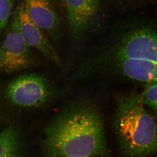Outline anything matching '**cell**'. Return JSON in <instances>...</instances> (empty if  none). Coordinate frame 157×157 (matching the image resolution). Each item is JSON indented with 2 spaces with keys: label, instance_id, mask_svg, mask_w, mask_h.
I'll list each match as a JSON object with an SVG mask.
<instances>
[{
  "label": "cell",
  "instance_id": "1",
  "mask_svg": "<svg viewBox=\"0 0 157 157\" xmlns=\"http://www.w3.org/2000/svg\"><path fill=\"white\" fill-rule=\"evenodd\" d=\"M42 150L44 157L107 156L105 125L100 109L87 101L67 106L45 128Z\"/></svg>",
  "mask_w": 157,
  "mask_h": 157
},
{
  "label": "cell",
  "instance_id": "2",
  "mask_svg": "<svg viewBox=\"0 0 157 157\" xmlns=\"http://www.w3.org/2000/svg\"><path fill=\"white\" fill-rule=\"evenodd\" d=\"M114 129L124 157L157 156V121L145 107L142 93L118 97Z\"/></svg>",
  "mask_w": 157,
  "mask_h": 157
},
{
  "label": "cell",
  "instance_id": "3",
  "mask_svg": "<svg viewBox=\"0 0 157 157\" xmlns=\"http://www.w3.org/2000/svg\"><path fill=\"white\" fill-rule=\"evenodd\" d=\"M121 58L144 60L157 65V22L144 23L129 27L95 57L98 63Z\"/></svg>",
  "mask_w": 157,
  "mask_h": 157
},
{
  "label": "cell",
  "instance_id": "4",
  "mask_svg": "<svg viewBox=\"0 0 157 157\" xmlns=\"http://www.w3.org/2000/svg\"><path fill=\"white\" fill-rule=\"evenodd\" d=\"M6 94L13 104L24 107H42L53 98L55 90L46 75L29 74L15 78Z\"/></svg>",
  "mask_w": 157,
  "mask_h": 157
},
{
  "label": "cell",
  "instance_id": "5",
  "mask_svg": "<svg viewBox=\"0 0 157 157\" xmlns=\"http://www.w3.org/2000/svg\"><path fill=\"white\" fill-rule=\"evenodd\" d=\"M8 33L0 45V73L29 69L36 63L30 47L21 33L14 13Z\"/></svg>",
  "mask_w": 157,
  "mask_h": 157
},
{
  "label": "cell",
  "instance_id": "6",
  "mask_svg": "<svg viewBox=\"0 0 157 157\" xmlns=\"http://www.w3.org/2000/svg\"><path fill=\"white\" fill-rule=\"evenodd\" d=\"M21 33L30 47L39 50L46 58L58 65L60 59L50 40L29 15L24 2L18 5L14 12Z\"/></svg>",
  "mask_w": 157,
  "mask_h": 157
},
{
  "label": "cell",
  "instance_id": "7",
  "mask_svg": "<svg viewBox=\"0 0 157 157\" xmlns=\"http://www.w3.org/2000/svg\"><path fill=\"white\" fill-rule=\"evenodd\" d=\"M71 36L81 38L94 25L100 9V0H63Z\"/></svg>",
  "mask_w": 157,
  "mask_h": 157
},
{
  "label": "cell",
  "instance_id": "8",
  "mask_svg": "<svg viewBox=\"0 0 157 157\" xmlns=\"http://www.w3.org/2000/svg\"><path fill=\"white\" fill-rule=\"evenodd\" d=\"M24 3L34 22L56 40L59 35L61 21L52 0H24Z\"/></svg>",
  "mask_w": 157,
  "mask_h": 157
},
{
  "label": "cell",
  "instance_id": "9",
  "mask_svg": "<svg viewBox=\"0 0 157 157\" xmlns=\"http://www.w3.org/2000/svg\"><path fill=\"white\" fill-rule=\"evenodd\" d=\"M19 150V138L14 129L0 132V157H18Z\"/></svg>",
  "mask_w": 157,
  "mask_h": 157
},
{
  "label": "cell",
  "instance_id": "10",
  "mask_svg": "<svg viewBox=\"0 0 157 157\" xmlns=\"http://www.w3.org/2000/svg\"><path fill=\"white\" fill-rule=\"evenodd\" d=\"M142 94L145 107L157 121V83H147Z\"/></svg>",
  "mask_w": 157,
  "mask_h": 157
},
{
  "label": "cell",
  "instance_id": "11",
  "mask_svg": "<svg viewBox=\"0 0 157 157\" xmlns=\"http://www.w3.org/2000/svg\"><path fill=\"white\" fill-rule=\"evenodd\" d=\"M14 8V0H0V36L9 22Z\"/></svg>",
  "mask_w": 157,
  "mask_h": 157
},
{
  "label": "cell",
  "instance_id": "12",
  "mask_svg": "<svg viewBox=\"0 0 157 157\" xmlns=\"http://www.w3.org/2000/svg\"><path fill=\"white\" fill-rule=\"evenodd\" d=\"M55 1H57V2H63V0H55Z\"/></svg>",
  "mask_w": 157,
  "mask_h": 157
},
{
  "label": "cell",
  "instance_id": "13",
  "mask_svg": "<svg viewBox=\"0 0 157 157\" xmlns=\"http://www.w3.org/2000/svg\"><path fill=\"white\" fill-rule=\"evenodd\" d=\"M92 157L90 156H85V157Z\"/></svg>",
  "mask_w": 157,
  "mask_h": 157
}]
</instances>
